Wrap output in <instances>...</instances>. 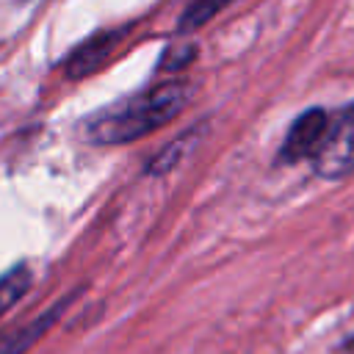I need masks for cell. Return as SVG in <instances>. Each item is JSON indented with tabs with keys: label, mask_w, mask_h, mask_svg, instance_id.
<instances>
[{
	"label": "cell",
	"mask_w": 354,
	"mask_h": 354,
	"mask_svg": "<svg viewBox=\"0 0 354 354\" xmlns=\"http://www.w3.org/2000/svg\"><path fill=\"white\" fill-rule=\"evenodd\" d=\"M329 130V113L324 108H310L285 133V141L279 147V163H299V160H313L315 152L321 149L324 138Z\"/></svg>",
	"instance_id": "3957f363"
},
{
	"label": "cell",
	"mask_w": 354,
	"mask_h": 354,
	"mask_svg": "<svg viewBox=\"0 0 354 354\" xmlns=\"http://www.w3.org/2000/svg\"><path fill=\"white\" fill-rule=\"evenodd\" d=\"M313 171L324 180H340L354 171V102L329 116V130L313 158Z\"/></svg>",
	"instance_id": "7a4b0ae2"
},
{
	"label": "cell",
	"mask_w": 354,
	"mask_h": 354,
	"mask_svg": "<svg viewBox=\"0 0 354 354\" xmlns=\"http://www.w3.org/2000/svg\"><path fill=\"white\" fill-rule=\"evenodd\" d=\"M72 299H75V293H66L58 304L47 307V310L39 313L36 318H30V321H25L22 326H17V329H11L8 335H3V337H0V354H25L28 348H33L36 340H41V337L55 326V321L64 315V310L72 304Z\"/></svg>",
	"instance_id": "5b68a950"
},
{
	"label": "cell",
	"mask_w": 354,
	"mask_h": 354,
	"mask_svg": "<svg viewBox=\"0 0 354 354\" xmlns=\"http://www.w3.org/2000/svg\"><path fill=\"white\" fill-rule=\"evenodd\" d=\"M194 55H196L194 44H180V47H171L163 55V64H166V69H183V66H188L194 61Z\"/></svg>",
	"instance_id": "ba28073f"
},
{
	"label": "cell",
	"mask_w": 354,
	"mask_h": 354,
	"mask_svg": "<svg viewBox=\"0 0 354 354\" xmlns=\"http://www.w3.org/2000/svg\"><path fill=\"white\" fill-rule=\"evenodd\" d=\"M122 39H124V30L122 28H111V30H100L91 39H86L83 44H77L66 55V61H64L66 77L69 80H83V77L94 75L116 53V47L122 44Z\"/></svg>",
	"instance_id": "277c9868"
},
{
	"label": "cell",
	"mask_w": 354,
	"mask_h": 354,
	"mask_svg": "<svg viewBox=\"0 0 354 354\" xmlns=\"http://www.w3.org/2000/svg\"><path fill=\"white\" fill-rule=\"evenodd\" d=\"M30 282H33V274H30V268L25 263H19V266L8 268L6 274H0V318L28 293Z\"/></svg>",
	"instance_id": "52a82bcc"
},
{
	"label": "cell",
	"mask_w": 354,
	"mask_h": 354,
	"mask_svg": "<svg viewBox=\"0 0 354 354\" xmlns=\"http://www.w3.org/2000/svg\"><path fill=\"white\" fill-rule=\"evenodd\" d=\"M205 136H207V122H196V124H191L188 130H183L177 138H171L155 158H152V163L147 166V174H152V177H158V174H166V171H171V169H177L202 141H205Z\"/></svg>",
	"instance_id": "8992f818"
},
{
	"label": "cell",
	"mask_w": 354,
	"mask_h": 354,
	"mask_svg": "<svg viewBox=\"0 0 354 354\" xmlns=\"http://www.w3.org/2000/svg\"><path fill=\"white\" fill-rule=\"evenodd\" d=\"M194 97L191 86L185 80H166L147 91H138L133 97H124L94 116L86 119L83 136L91 144L100 147H116V144H133L158 127L169 124L180 116V111Z\"/></svg>",
	"instance_id": "6da1fadb"
}]
</instances>
